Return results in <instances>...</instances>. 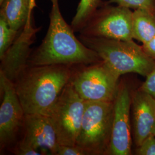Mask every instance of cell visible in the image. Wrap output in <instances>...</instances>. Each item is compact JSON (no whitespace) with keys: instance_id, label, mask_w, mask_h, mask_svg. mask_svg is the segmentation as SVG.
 <instances>
[{"instance_id":"1","label":"cell","mask_w":155,"mask_h":155,"mask_svg":"<svg viewBox=\"0 0 155 155\" xmlns=\"http://www.w3.org/2000/svg\"><path fill=\"white\" fill-rule=\"evenodd\" d=\"M52 4L50 24L45 39L28 59V66L63 64L87 65L102 61L97 53L76 38L71 25L64 20L58 0Z\"/></svg>"},{"instance_id":"2","label":"cell","mask_w":155,"mask_h":155,"mask_svg":"<svg viewBox=\"0 0 155 155\" xmlns=\"http://www.w3.org/2000/svg\"><path fill=\"white\" fill-rule=\"evenodd\" d=\"M72 67L63 64L26 67L13 82L25 113L48 116L70 81Z\"/></svg>"},{"instance_id":"3","label":"cell","mask_w":155,"mask_h":155,"mask_svg":"<svg viewBox=\"0 0 155 155\" xmlns=\"http://www.w3.org/2000/svg\"><path fill=\"white\" fill-rule=\"evenodd\" d=\"M79 39L95 51L102 61L121 77L135 73L146 77L155 68V61L133 40L124 41L80 35Z\"/></svg>"},{"instance_id":"4","label":"cell","mask_w":155,"mask_h":155,"mask_svg":"<svg viewBox=\"0 0 155 155\" xmlns=\"http://www.w3.org/2000/svg\"><path fill=\"white\" fill-rule=\"evenodd\" d=\"M114 117V101H86L75 145L85 155H107Z\"/></svg>"},{"instance_id":"5","label":"cell","mask_w":155,"mask_h":155,"mask_svg":"<svg viewBox=\"0 0 155 155\" xmlns=\"http://www.w3.org/2000/svg\"><path fill=\"white\" fill-rule=\"evenodd\" d=\"M72 67L70 82L83 100L104 102L114 101L120 77L104 61L79 65L77 68Z\"/></svg>"},{"instance_id":"6","label":"cell","mask_w":155,"mask_h":155,"mask_svg":"<svg viewBox=\"0 0 155 155\" xmlns=\"http://www.w3.org/2000/svg\"><path fill=\"white\" fill-rule=\"evenodd\" d=\"M85 101L69 82L50 111L48 117L60 145H75L84 110Z\"/></svg>"},{"instance_id":"7","label":"cell","mask_w":155,"mask_h":155,"mask_svg":"<svg viewBox=\"0 0 155 155\" xmlns=\"http://www.w3.org/2000/svg\"><path fill=\"white\" fill-rule=\"evenodd\" d=\"M132 22L130 9L107 4L97 10L79 33L89 37L130 41L133 40Z\"/></svg>"},{"instance_id":"8","label":"cell","mask_w":155,"mask_h":155,"mask_svg":"<svg viewBox=\"0 0 155 155\" xmlns=\"http://www.w3.org/2000/svg\"><path fill=\"white\" fill-rule=\"evenodd\" d=\"M130 107L131 90L127 83L120 81L114 101L113 129L107 155L132 154Z\"/></svg>"},{"instance_id":"9","label":"cell","mask_w":155,"mask_h":155,"mask_svg":"<svg viewBox=\"0 0 155 155\" xmlns=\"http://www.w3.org/2000/svg\"><path fill=\"white\" fill-rule=\"evenodd\" d=\"M0 90L2 98L0 106V145L9 147L23 128L25 112L13 83L0 72Z\"/></svg>"},{"instance_id":"10","label":"cell","mask_w":155,"mask_h":155,"mask_svg":"<svg viewBox=\"0 0 155 155\" xmlns=\"http://www.w3.org/2000/svg\"><path fill=\"white\" fill-rule=\"evenodd\" d=\"M40 29L41 27L33 26L32 16L29 17L12 45L0 58V72L12 82L28 66V59L32 51L31 46Z\"/></svg>"},{"instance_id":"11","label":"cell","mask_w":155,"mask_h":155,"mask_svg":"<svg viewBox=\"0 0 155 155\" xmlns=\"http://www.w3.org/2000/svg\"><path fill=\"white\" fill-rule=\"evenodd\" d=\"M24 136L19 142L40 152L42 155H56L57 136L50 117L40 114H25Z\"/></svg>"},{"instance_id":"12","label":"cell","mask_w":155,"mask_h":155,"mask_svg":"<svg viewBox=\"0 0 155 155\" xmlns=\"http://www.w3.org/2000/svg\"><path fill=\"white\" fill-rule=\"evenodd\" d=\"M131 124L136 147L155 134V98L139 88L131 90Z\"/></svg>"},{"instance_id":"13","label":"cell","mask_w":155,"mask_h":155,"mask_svg":"<svg viewBox=\"0 0 155 155\" xmlns=\"http://www.w3.org/2000/svg\"><path fill=\"white\" fill-rule=\"evenodd\" d=\"M1 4L0 16L3 17L10 27L20 31L28 17L32 16L31 0H3Z\"/></svg>"},{"instance_id":"14","label":"cell","mask_w":155,"mask_h":155,"mask_svg":"<svg viewBox=\"0 0 155 155\" xmlns=\"http://www.w3.org/2000/svg\"><path fill=\"white\" fill-rule=\"evenodd\" d=\"M133 38L143 45L155 37V15L144 9L133 12Z\"/></svg>"},{"instance_id":"15","label":"cell","mask_w":155,"mask_h":155,"mask_svg":"<svg viewBox=\"0 0 155 155\" xmlns=\"http://www.w3.org/2000/svg\"><path fill=\"white\" fill-rule=\"evenodd\" d=\"M102 0H81L71 26L74 32H79L102 5Z\"/></svg>"},{"instance_id":"16","label":"cell","mask_w":155,"mask_h":155,"mask_svg":"<svg viewBox=\"0 0 155 155\" xmlns=\"http://www.w3.org/2000/svg\"><path fill=\"white\" fill-rule=\"evenodd\" d=\"M19 32L12 29L5 19L0 16V58L11 47Z\"/></svg>"},{"instance_id":"17","label":"cell","mask_w":155,"mask_h":155,"mask_svg":"<svg viewBox=\"0 0 155 155\" xmlns=\"http://www.w3.org/2000/svg\"><path fill=\"white\" fill-rule=\"evenodd\" d=\"M107 4H116L134 10L144 9L155 15V0H109Z\"/></svg>"},{"instance_id":"18","label":"cell","mask_w":155,"mask_h":155,"mask_svg":"<svg viewBox=\"0 0 155 155\" xmlns=\"http://www.w3.org/2000/svg\"><path fill=\"white\" fill-rule=\"evenodd\" d=\"M136 155H155V135L152 134L134 150Z\"/></svg>"},{"instance_id":"19","label":"cell","mask_w":155,"mask_h":155,"mask_svg":"<svg viewBox=\"0 0 155 155\" xmlns=\"http://www.w3.org/2000/svg\"><path fill=\"white\" fill-rule=\"evenodd\" d=\"M139 89L149 93L155 98V68L146 77Z\"/></svg>"},{"instance_id":"20","label":"cell","mask_w":155,"mask_h":155,"mask_svg":"<svg viewBox=\"0 0 155 155\" xmlns=\"http://www.w3.org/2000/svg\"><path fill=\"white\" fill-rule=\"evenodd\" d=\"M13 152L18 155H41L42 153L27 145L18 142L13 148Z\"/></svg>"},{"instance_id":"21","label":"cell","mask_w":155,"mask_h":155,"mask_svg":"<svg viewBox=\"0 0 155 155\" xmlns=\"http://www.w3.org/2000/svg\"><path fill=\"white\" fill-rule=\"evenodd\" d=\"M55 155H85L83 150L76 145H59Z\"/></svg>"},{"instance_id":"22","label":"cell","mask_w":155,"mask_h":155,"mask_svg":"<svg viewBox=\"0 0 155 155\" xmlns=\"http://www.w3.org/2000/svg\"><path fill=\"white\" fill-rule=\"evenodd\" d=\"M145 52L155 61V37L148 43L142 45Z\"/></svg>"},{"instance_id":"23","label":"cell","mask_w":155,"mask_h":155,"mask_svg":"<svg viewBox=\"0 0 155 155\" xmlns=\"http://www.w3.org/2000/svg\"><path fill=\"white\" fill-rule=\"evenodd\" d=\"M36 6V0H31V11L32 12L33 8Z\"/></svg>"},{"instance_id":"24","label":"cell","mask_w":155,"mask_h":155,"mask_svg":"<svg viewBox=\"0 0 155 155\" xmlns=\"http://www.w3.org/2000/svg\"><path fill=\"white\" fill-rule=\"evenodd\" d=\"M2 1H3V0H0V4H1V3H2Z\"/></svg>"},{"instance_id":"25","label":"cell","mask_w":155,"mask_h":155,"mask_svg":"<svg viewBox=\"0 0 155 155\" xmlns=\"http://www.w3.org/2000/svg\"></svg>"}]
</instances>
